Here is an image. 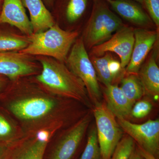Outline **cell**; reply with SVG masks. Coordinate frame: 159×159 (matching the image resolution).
I'll list each match as a JSON object with an SVG mask.
<instances>
[{
  "label": "cell",
  "instance_id": "obj_1",
  "mask_svg": "<svg viewBox=\"0 0 159 159\" xmlns=\"http://www.w3.org/2000/svg\"><path fill=\"white\" fill-rule=\"evenodd\" d=\"M41 66L38 82L53 93L87 103L88 93L82 80L64 63L46 56H35Z\"/></svg>",
  "mask_w": 159,
  "mask_h": 159
},
{
  "label": "cell",
  "instance_id": "obj_2",
  "mask_svg": "<svg viewBox=\"0 0 159 159\" xmlns=\"http://www.w3.org/2000/svg\"><path fill=\"white\" fill-rule=\"evenodd\" d=\"M78 36L77 31L63 30L55 23L46 31L29 35V45L20 52L31 56L51 57L65 63Z\"/></svg>",
  "mask_w": 159,
  "mask_h": 159
},
{
  "label": "cell",
  "instance_id": "obj_3",
  "mask_svg": "<svg viewBox=\"0 0 159 159\" xmlns=\"http://www.w3.org/2000/svg\"><path fill=\"white\" fill-rule=\"evenodd\" d=\"M65 62L69 70L82 80L94 104L100 102L101 91L97 74L82 38L76 40Z\"/></svg>",
  "mask_w": 159,
  "mask_h": 159
},
{
  "label": "cell",
  "instance_id": "obj_4",
  "mask_svg": "<svg viewBox=\"0 0 159 159\" xmlns=\"http://www.w3.org/2000/svg\"><path fill=\"white\" fill-rule=\"evenodd\" d=\"M123 26L121 20L107 6L96 4L84 33L85 47L92 48L104 42Z\"/></svg>",
  "mask_w": 159,
  "mask_h": 159
},
{
  "label": "cell",
  "instance_id": "obj_5",
  "mask_svg": "<svg viewBox=\"0 0 159 159\" xmlns=\"http://www.w3.org/2000/svg\"><path fill=\"white\" fill-rule=\"evenodd\" d=\"M93 113L102 159H110L122 138V129L105 104L99 102L95 105Z\"/></svg>",
  "mask_w": 159,
  "mask_h": 159
},
{
  "label": "cell",
  "instance_id": "obj_6",
  "mask_svg": "<svg viewBox=\"0 0 159 159\" xmlns=\"http://www.w3.org/2000/svg\"><path fill=\"white\" fill-rule=\"evenodd\" d=\"M122 131L136 142L138 146L158 158L159 154V120L149 119L141 124L117 118Z\"/></svg>",
  "mask_w": 159,
  "mask_h": 159
},
{
  "label": "cell",
  "instance_id": "obj_7",
  "mask_svg": "<svg viewBox=\"0 0 159 159\" xmlns=\"http://www.w3.org/2000/svg\"><path fill=\"white\" fill-rule=\"evenodd\" d=\"M38 63L34 56L20 51H0V75L11 81L36 74Z\"/></svg>",
  "mask_w": 159,
  "mask_h": 159
},
{
  "label": "cell",
  "instance_id": "obj_8",
  "mask_svg": "<svg viewBox=\"0 0 159 159\" xmlns=\"http://www.w3.org/2000/svg\"><path fill=\"white\" fill-rule=\"evenodd\" d=\"M134 43V29L123 26L109 39L92 48L91 56L101 57L107 52H114L120 57L121 66L124 69L130 61Z\"/></svg>",
  "mask_w": 159,
  "mask_h": 159
},
{
  "label": "cell",
  "instance_id": "obj_9",
  "mask_svg": "<svg viewBox=\"0 0 159 159\" xmlns=\"http://www.w3.org/2000/svg\"><path fill=\"white\" fill-rule=\"evenodd\" d=\"M0 101L14 116L25 120H35L45 116L56 106L54 100L43 97H28L11 102Z\"/></svg>",
  "mask_w": 159,
  "mask_h": 159
},
{
  "label": "cell",
  "instance_id": "obj_10",
  "mask_svg": "<svg viewBox=\"0 0 159 159\" xmlns=\"http://www.w3.org/2000/svg\"><path fill=\"white\" fill-rule=\"evenodd\" d=\"M90 122L84 117L76 123L55 145L48 159H73Z\"/></svg>",
  "mask_w": 159,
  "mask_h": 159
},
{
  "label": "cell",
  "instance_id": "obj_11",
  "mask_svg": "<svg viewBox=\"0 0 159 159\" xmlns=\"http://www.w3.org/2000/svg\"><path fill=\"white\" fill-rule=\"evenodd\" d=\"M134 43L130 61L125 72L129 74L138 75L144 61L157 39V32L147 29L134 30Z\"/></svg>",
  "mask_w": 159,
  "mask_h": 159
},
{
  "label": "cell",
  "instance_id": "obj_12",
  "mask_svg": "<svg viewBox=\"0 0 159 159\" xmlns=\"http://www.w3.org/2000/svg\"><path fill=\"white\" fill-rule=\"evenodd\" d=\"M3 24L17 28L25 35L29 36L33 33L22 0H3L0 25Z\"/></svg>",
  "mask_w": 159,
  "mask_h": 159
},
{
  "label": "cell",
  "instance_id": "obj_13",
  "mask_svg": "<svg viewBox=\"0 0 159 159\" xmlns=\"http://www.w3.org/2000/svg\"><path fill=\"white\" fill-rule=\"evenodd\" d=\"M30 13L33 33L48 30L55 24L54 17L43 0H22Z\"/></svg>",
  "mask_w": 159,
  "mask_h": 159
},
{
  "label": "cell",
  "instance_id": "obj_14",
  "mask_svg": "<svg viewBox=\"0 0 159 159\" xmlns=\"http://www.w3.org/2000/svg\"><path fill=\"white\" fill-rule=\"evenodd\" d=\"M48 140L37 136L14 145H11L6 159H43Z\"/></svg>",
  "mask_w": 159,
  "mask_h": 159
},
{
  "label": "cell",
  "instance_id": "obj_15",
  "mask_svg": "<svg viewBox=\"0 0 159 159\" xmlns=\"http://www.w3.org/2000/svg\"><path fill=\"white\" fill-rule=\"evenodd\" d=\"M105 95L107 108L117 118H124L130 115L134 103L127 99L118 86H106Z\"/></svg>",
  "mask_w": 159,
  "mask_h": 159
},
{
  "label": "cell",
  "instance_id": "obj_16",
  "mask_svg": "<svg viewBox=\"0 0 159 159\" xmlns=\"http://www.w3.org/2000/svg\"><path fill=\"white\" fill-rule=\"evenodd\" d=\"M113 9L124 19L139 26L150 25L151 20L141 7L126 0H106Z\"/></svg>",
  "mask_w": 159,
  "mask_h": 159
},
{
  "label": "cell",
  "instance_id": "obj_17",
  "mask_svg": "<svg viewBox=\"0 0 159 159\" xmlns=\"http://www.w3.org/2000/svg\"><path fill=\"white\" fill-rule=\"evenodd\" d=\"M138 74L144 93L154 99H158L159 69L154 55L147 60Z\"/></svg>",
  "mask_w": 159,
  "mask_h": 159
},
{
  "label": "cell",
  "instance_id": "obj_18",
  "mask_svg": "<svg viewBox=\"0 0 159 159\" xmlns=\"http://www.w3.org/2000/svg\"><path fill=\"white\" fill-rule=\"evenodd\" d=\"M29 43V36L16 34L0 25V51H20Z\"/></svg>",
  "mask_w": 159,
  "mask_h": 159
},
{
  "label": "cell",
  "instance_id": "obj_19",
  "mask_svg": "<svg viewBox=\"0 0 159 159\" xmlns=\"http://www.w3.org/2000/svg\"><path fill=\"white\" fill-rule=\"evenodd\" d=\"M120 89L127 99L133 103L141 99L144 93L140 80L137 75L129 74L122 78Z\"/></svg>",
  "mask_w": 159,
  "mask_h": 159
},
{
  "label": "cell",
  "instance_id": "obj_20",
  "mask_svg": "<svg viewBox=\"0 0 159 159\" xmlns=\"http://www.w3.org/2000/svg\"><path fill=\"white\" fill-rule=\"evenodd\" d=\"M102 56H92L90 58L96 71L98 80L107 86L112 84L115 79L110 73L108 68L109 61L113 57L109 52H107Z\"/></svg>",
  "mask_w": 159,
  "mask_h": 159
},
{
  "label": "cell",
  "instance_id": "obj_21",
  "mask_svg": "<svg viewBox=\"0 0 159 159\" xmlns=\"http://www.w3.org/2000/svg\"><path fill=\"white\" fill-rule=\"evenodd\" d=\"M79 159H102L96 127L89 133L86 144Z\"/></svg>",
  "mask_w": 159,
  "mask_h": 159
},
{
  "label": "cell",
  "instance_id": "obj_22",
  "mask_svg": "<svg viewBox=\"0 0 159 159\" xmlns=\"http://www.w3.org/2000/svg\"><path fill=\"white\" fill-rule=\"evenodd\" d=\"M135 143L132 138L128 135L122 137L115 148L110 159H129Z\"/></svg>",
  "mask_w": 159,
  "mask_h": 159
},
{
  "label": "cell",
  "instance_id": "obj_23",
  "mask_svg": "<svg viewBox=\"0 0 159 159\" xmlns=\"http://www.w3.org/2000/svg\"><path fill=\"white\" fill-rule=\"evenodd\" d=\"M87 0H69L66 10L68 21L74 23L82 16L86 9Z\"/></svg>",
  "mask_w": 159,
  "mask_h": 159
},
{
  "label": "cell",
  "instance_id": "obj_24",
  "mask_svg": "<svg viewBox=\"0 0 159 159\" xmlns=\"http://www.w3.org/2000/svg\"><path fill=\"white\" fill-rule=\"evenodd\" d=\"M13 127L3 107L0 106V143L9 144L13 143Z\"/></svg>",
  "mask_w": 159,
  "mask_h": 159
},
{
  "label": "cell",
  "instance_id": "obj_25",
  "mask_svg": "<svg viewBox=\"0 0 159 159\" xmlns=\"http://www.w3.org/2000/svg\"><path fill=\"white\" fill-rule=\"evenodd\" d=\"M152 109L151 103L147 100H141L135 102L130 114L134 118L141 119L147 116Z\"/></svg>",
  "mask_w": 159,
  "mask_h": 159
},
{
  "label": "cell",
  "instance_id": "obj_26",
  "mask_svg": "<svg viewBox=\"0 0 159 159\" xmlns=\"http://www.w3.org/2000/svg\"><path fill=\"white\" fill-rule=\"evenodd\" d=\"M152 20L155 24L157 29L159 27V0H143Z\"/></svg>",
  "mask_w": 159,
  "mask_h": 159
},
{
  "label": "cell",
  "instance_id": "obj_27",
  "mask_svg": "<svg viewBox=\"0 0 159 159\" xmlns=\"http://www.w3.org/2000/svg\"><path fill=\"white\" fill-rule=\"evenodd\" d=\"M108 68L110 73L114 78L118 76L122 69L121 63L113 57L109 61Z\"/></svg>",
  "mask_w": 159,
  "mask_h": 159
},
{
  "label": "cell",
  "instance_id": "obj_28",
  "mask_svg": "<svg viewBox=\"0 0 159 159\" xmlns=\"http://www.w3.org/2000/svg\"><path fill=\"white\" fill-rule=\"evenodd\" d=\"M13 144H6L0 143V159H6L10 147Z\"/></svg>",
  "mask_w": 159,
  "mask_h": 159
},
{
  "label": "cell",
  "instance_id": "obj_29",
  "mask_svg": "<svg viewBox=\"0 0 159 159\" xmlns=\"http://www.w3.org/2000/svg\"><path fill=\"white\" fill-rule=\"evenodd\" d=\"M9 80L7 77L0 75V97L7 88Z\"/></svg>",
  "mask_w": 159,
  "mask_h": 159
},
{
  "label": "cell",
  "instance_id": "obj_30",
  "mask_svg": "<svg viewBox=\"0 0 159 159\" xmlns=\"http://www.w3.org/2000/svg\"><path fill=\"white\" fill-rule=\"evenodd\" d=\"M137 148L139 153L144 159H157L153 155L144 150L138 145Z\"/></svg>",
  "mask_w": 159,
  "mask_h": 159
},
{
  "label": "cell",
  "instance_id": "obj_31",
  "mask_svg": "<svg viewBox=\"0 0 159 159\" xmlns=\"http://www.w3.org/2000/svg\"><path fill=\"white\" fill-rule=\"evenodd\" d=\"M129 159H144L142 157V156L139 153V151H138L136 146L134 148V150L133 151L131 154Z\"/></svg>",
  "mask_w": 159,
  "mask_h": 159
},
{
  "label": "cell",
  "instance_id": "obj_32",
  "mask_svg": "<svg viewBox=\"0 0 159 159\" xmlns=\"http://www.w3.org/2000/svg\"><path fill=\"white\" fill-rule=\"evenodd\" d=\"M43 1L48 9H51L54 6V0H43Z\"/></svg>",
  "mask_w": 159,
  "mask_h": 159
},
{
  "label": "cell",
  "instance_id": "obj_33",
  "mask_svg": "<svg viewBox=\"0 0 159 159\" xmlns=\"http://www.w3.org/2000/svg\"><path fill=\"white\" fill-rule=\"evenodd\" d=\"M3 0H0V15L2 12V8Z\"/></svg>",
  "mask_w": 159,
  "mask_h": 159
},
{
  "label": "cell",
  "instance_id": "obj_34",
  "mask_svg": "<svg viewBox=\"0 0 159 159\" xmlns=\"http://www.w3.org/2000/svg\"><path fill=\"white\" fill-rule=\"evenodd\" d=\"M134 1L139 2L141 3V4H143V0H134Z\"/></svg>",
  "mask_w": 159,
  "mask_h": 159
}]
</instances>
